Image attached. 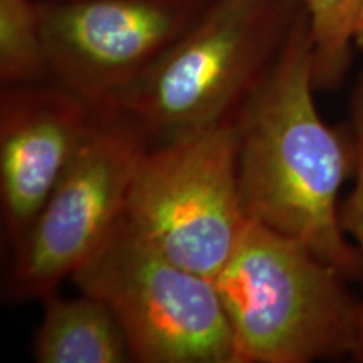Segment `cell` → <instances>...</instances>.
<instances>
[{
    "instance_id": "cell-9",
    "label": "cell",
    "mask_w": 363,
    "mask_h": 363,
    "mask_svg": "<svg viewBox=\"0 0 363 363\" xmlns=\"http://www.w3.org/2000/svg\"><path fill=\"white\" fill-rule=\"evenodd\" d=\"M44 318L34 338L39 363L133 362L128 340L110 308L91 294L44 299Z\"/></svg>"
},
{
    "instance_id": "cell-12",
    "label": "cell",
    "mask_w": 363,
    "mask_h": 363,
    "mask_svg": "<svg viewBox=\"0 0 363 363\" xmlns=\"http://www.w3.org/2000/svg\"><path fill=\"white\" fill-rule=\"evenodd\" d=\"M352 128L355 135L357 145V165H355V184L352 192L340 206V222L345 234L355 240V247L360 256L362 266V284H363V74L352 94ZM360 325H362V343H363V291L360 296Z\"/></svg>"
},
{
    "instance_id": "cell-3",
    "label": "cell",
    "mask_w": 363,
    "mask_h": 363,
    "mask_svg": "<svg viewBox=\"0 0 363 363\" xmlns=\"http://www.w3.org/2000/svg\"><path fill=\"white\" fill-rule=\"evenodd\" d=\"M310 247L249 220L214 283L234 338L233 363L363 362L360 298Z\"/></svg>"
},
{
    "instance_id": "cell-6",
    "label": "cell",
    "mask_w": 363,
    "mask_h": 363,
    "mask_svg": "<svg viewBox=\"0 0 363 363\" xmlns=\"http://www.w3.org/2000/svg\"><path fill=\"white\" fill-rule=\"evenodd\" d=\"M145 147L133 130L96 113L76 160L13 247L7 283L12 301L52 296L103 247L125 219L130 182Z\"/></svg>"
},
{
    "instance_id": "cell-7",
    "label": "cell",
    "mask_w": 363,
    "mask_h": 363,
    "mask_svg": "<svg viewBox=\"0 0 363 363\" xmlns=\"http://www.w3.org/2000/svg\"><path fill=\"white\" fill-rule=\"evenodd\" d=\"M51 81L93 110L142 78L214 0H38Z\"/></svg>"
},
{
    "instance_id": "cell-11",
    "label": "cell",
    "mask_w": 363,
    "mask_h": 363,
    "mask_svg": "<svg viewBox=\"0 0 363 363\" xmlns=\"http://www.w3.org/2000/svg\"><path fill=\"white\" fill-rule=\"evenodd\" d=\"M313 40L316 89L342 86L352 62L353 30L363 0H301Z\"/></svg>"
},
{
    "instance_id": "cell-8",
    "label": "cell",
    "mask_w": 363,
    "mask_h": 363,
    "mask_svg": "<svg viewBox=\"0 0 363 363\" xmlns=\"http://www.w3.org/2000/svg\"><path fill=\"white\" fill-rule=\"evenodd\" d=\"M96 123L84 99L54 81L0 93V207L12 249L69 170Z\"/></svg>"
},
{
    "instance_id": "cell-10",
    "label": "cell",
    "mask_w": 363,
    "mask_h": 363,
    "mask_svg": "<svg viewBox=\"0 0 363 363\" xmlns=\"http://www.w3.org/2000/svg\"><path fill=\"white\" fill-rule=\"evenodd\" d=\"M51 81L38 0H0V83Z\"/></svg>"
},
{
    "instance_id": "cell-13",
    "label": "cell",
    "mask_w": 363,
    "mask_h": 363,
    "mask_svg": "<svg viewBox=\"0 0 363 363\" xmlns=\"http://www.w3.org/2000/svg\"><path fill=\"white\" fill-rule=\"evenodd\" d=\"M353 45L362 52L363 56V2L360 7V12H358L357 22H355V30H353Z\"/></svg>"
},
{
    "instance_id": "cell-2",
    "label": "cell",
    "mask_w": 363,
    "mask_h": 363,
    "mask_svg": "<svg viewBox=\"0 0 363 363\" xmlns=\"http://www.w3.org/2000/svg\"><path fill=\"white\" fill-rule=\"evenodd\" d=\"M303 11L301 0H214L142 78L94 111L147 147L233 120L267 78Z\"/></svg>"
},
{
    "instance_id": "cell-4",
    "label": "cell",
    "mask_w": 363,
    "mask_h": 363,
    "mask_svg": "<svg viewBox=\"0 0 363 363\" xmlns=\"http://www.w3.org/2000/svg\"><path fill=\"white\" fill-rule=\"evenodd\" d=\"M125 220L177 264L214 281L249 224L233 120L145 147Z\"/></svg>"
},
{
    "instance_id": "cell-1",
    "label": "cell",
    "mask_w": 363,
    "mask_h": 363,
    "mask_svg": "<svg viewBox=\"0 0 363 363\" xmlns=\"http://www.w3.org/2000/svg\"><path fill=\"white\" fill-rule=\"evenodd\" d=\"M315 89L303 11L267 78L234 116L240 199L249 219L303 242L350 281L362 266L340 222V192L355 174V135L325 123Z\"/></svg>"
},
{
    "instance_id": "cell-5",
    "label": "cell",
    "mask_w": 363,
    "mask_h": 363,
    "mask_svg": "<svg viewBox=\"0 0 363 363\" xmlns=\"http://www.w3.org/2000/svg\"><path fill=\"white\" fill-rule=\"evenodd\" d=\"M71 281L110 308L133 362L234 360L233 330L214 281L177 264L125 219Z\"/></svg>"
}]
</instances>
